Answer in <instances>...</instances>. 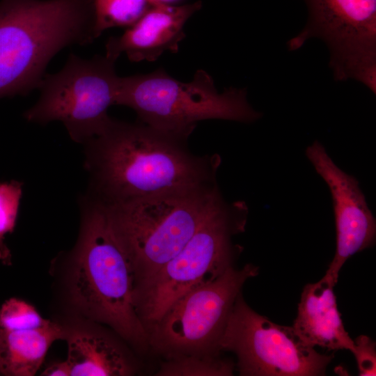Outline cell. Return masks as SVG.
I'll return each instance as SVG.
<instances>
[{
	"instance_id": "1",
	"label": "cell",
	"mask_w": 376,
	"mask_h": 376,
	"mask_svg": "<svg viewBox=\"0 0 376 376\" xmlns=\"http://www.w3.org/2000/svg\"><path fill=\"white\" fill-rule=\"evenodd\" d=\"M187 139L111 118L84 144L88 192L116 203L217 183L219 155L194 154Z\"/></svg>"
},
{
	"instance_id": "2",
	"label": "cell",
	"mask_w": 376,
	"mask_h": 376,
	"mask_svg": "<svg viewBox=\"0 0 376 376\" xmlns=\"http://www.w3.org/2000/svg\"><path fill=\"white\" fill-rule=\"evenodd\" d=\"M82 224L74 255L71 293L88 317L109 325L140 348L148 333L135 306V273L103 203L88 193L80 203Z\"/></svg>"
},
{
	"instance_id": "3",
	"label": "cell",
	"mask_w": 376,
	"mask_h": 376,
	"mask_svg": "<svg viewBox=\"0 0 376 376\" xmlns=\"http://www.w3.org/2000/svg\"><path fill=\"white\" fill-rule=\"evenodd\" d=\"M93 40L87 0H2L0 97L38 87L55 54Z\"/></svg>"
},
{
	"instance_id": "4",
	"label": "cell",
	"mask_w": 376,
	"mask_h": 376,
	"mask_svg": "<svg viewBox=\"0 0 376 376\" xmlns=\"http://www.w3.org/2000/svg\"><path fill=\"white\" fill-rule=\"evenodd\" d=\"M221 195L217 182L125 201H101L132 260L135 288L185 246Z\"/></svg>"
},
{
	"instance_id": "5",
	"label": "cell",
	"mask_w": 376,
	"mask_h": 376,
	"mask_svg": "<svg viewBox=\"0 0 376 376\" xmlns=\"http://www.w3.org/2000/svg\"><path fill=\"white\" fill-rule=\"evenodd\" d=\"M116 104L132 109L142 123L187 139L199 121L252 123L262 116L249 103L246 88L230 87L219 93L203 70L187 83L163 69L120 77Z\"/></svg>"
},
{
	"instance_id": "6",
	"label": "cell",
	"mask_w": 376,
	"mask_h": 376,
	"mask_svg": "<svg viewBox=\"0 0 376 376\" xmlns=\"http://www.w3.org/2000/svg\"><path fill=\"white\" fill-rule=\"evenodd\" d=\"M248 207L222 195L185 246L149 279L135 288V306L147 331L182 296L213 281L232 262L233 235L244 231Z\"/></svg>"
},
{
	"instance_id": "7",
	"label": "cell",
	"mask_w": 376,
	"mask_h": 376,
	"mask_svg": "<svg viewBox=\"0 0 376 376\" xmlns=\"http://www.w3.org/2000/svg\"><path fill=\"white\" fill-rule=\"evenodd\" d=\"M115 62L105 55L70 54L59 72L43 77L40 97L25 118L40 124L60 121L72 140L86 143L111 119L107 111L116 104L120 79Z\"/></svg>"
},
{
	"instance_id": "8",
	"label": "cell",
	"mask_w": 376,
	"mask_h": 376,
	"mask_svg": "<svg viewBox=\"0 0 376 376\" xmlns=\"http://www.w3.org/2000/svg\"><path fill=\"white\" fill-rule=\"evenodd\" d=\"M258 269L250 263L241 269L230 265L213 281L182 296L149 327V344L171 357L218 351L234 303Z\"/></svg>"
},
{
	"instance_id": "9",
	"label": "cell",
	"mask_w": 376,
	"mask_h": 376,
	"mask_svg": "<svg viewBox=\"0 0 376 376\" xmlns=\"http://www.w3.org/2000/svg\"><path fill=\"white\" fill-rule=\"evenodd\" d=\"M233 352L244 376L323 375L334 354L304 344L292 327L277 324L250 308L240 293L218 343Z\"/></svg>"
},
{
	"instance_id": "10",
	"label": "cell",
	"mask_w": 376,
	"mask_h": 376,
	"mask_svg": "<svg viewBox=\"0 0 376 376\" xmlns=\"http://www.w3.org/2000/svg\"><path fill=\"white\" fill-rule=\"evenodd\" d=\"M308 19L288 42L294 51L310 38L323 40L336 81L353 79L376 93V0H304Z\"/></svg>"
},
{
	"instance_id": "11",
	"label": "cell",
	"mask_w": 376,
	"mask_h": 376,
	"mask_svg": "<svg viewBox=\"0 0 376 376\" xmlns=\"http://www.w3.org/2000/svg\"><path fill=\"white\" fill-rule=\"evenodd\" d=\"M306 156L328 186L332 198L336 249L326 274L337 282L347 259L375 244V219L358 180L335 164L320 141L306 148Z\"/></svg>"
},
{
	"instance_id": "12",
	"label": "cell",
	"mask_w": 376,
	"mask_h": 376,
	"mask_svg": "<svg viewBox=\"0 0 376 376\" xmlns=\"http://www.w3.org/2000/svg\"><path fill=\"white\" fill-rule=\"evenodd\" d=\"M202 7L197 1L183 5H153L119 36L106 43L107 57L116 61L122 54L133 62L154 61L164 52H178L187 21Z\"/></svg>"
},
{
	"instance_id": "13",
	"label": "cell",
	"mask_w": 376,
	"mask_h": 376,
	"mask_svg": "<svg viewBox=\"0 0 376 376\" xmlns=\"http://www.w3.org/2000/svg\"><path fill=\"white\" fill-rule=\"evenodd\" d=\"M336 283L325 274L319 281L304 286L292 329L310 347L352 352L354 340L344 327L334 291Z\"/></svg>"
},
{
	"instance_id": "14",
	"label": "cell",
	"mask_w": 376,
	"mask_h": 376,
	"mask_svg": "<svg viewBox=\"0 0 376 376\" xmlns=\"http://www.w3.org/2000/svg\"><path fill=\"white\" fill-rule=\"evenodd\" d=\"M57 323L32 329H0V373L9 376H33L39 370L52 344L63 338Z\"/></svg>"
},
{
	"instance_id": "15",
	"label": "cell",
	"mask_w": 376,
	"mask_h": 376,
	"mask_svg": "<svg viewBox=\"0 0 376 376\" xmlns=\"http://www.w3.org/2000/svg\"><path fill=\"white\" fill-rule=\"evenodd\" d=\"M66 361L70 376H123L133 368L120 349L108 338L77 331L68 340Z\"/></svg>"
},
{
	"instance_id": "16",
	"label": "cell",
	"mask_w": 376,
	"mask_h": 376,
	"mask_svg": "<svg viewBox=\"0 0 376 376\" xmlns=\"http://www.w3.org/2000/svg\"><path fill=\"white\" fill-rule=\"evenodd\" d=\"M94 40L113 27H129L152 5L149 0H87Z\"/></svg>"
},
{
	"instance_id": "17",
	"label": "cell",
	"mask_w": 376,
	"mask_h": 376,
	"mask_svg": "<svg viewBox=\"0 0 376 376\" xmlns=\"http://www.w3.org/2000/svg\"><path fill=\"white\" fill-rule=\"evenodd\" d=\"M234 364L216 355L185 354L171 357L160 366V376H226L232 375Z\"/></svg>"
},
{
	"instance_id": "18",
	"label": "cell",
	"mask_w": 376,
	"mask_h": 376,
	"mask_svg": "<svg viewBox=\"0 0 376 376\" xmlns=\"http://www.w3.org/2000/svg\"><path fill=\"white\" fill-rule=\"evenodd\" d=\"M22 194L21 182L11 180L0 183V260L7 265L10 262V253L4 237L15 228Z\"/></svg>"
},
{
	"instance_id": "19",
	"label": "cell",
	"mask_w": 376,
	"mask_h": 376,
	"mask_svg": "<svg viewBox=\"0 0 376 376\" xmlns=\"http://www.w3.org/2000/svg\"><path fill=\"white\" fill-rule=\"evenodd\" d=\"M49 322L32 305L15 297L6 300L0 308V329H32L43 327Z\"/></svg>"
},
{
	"instance_id": "20",
	"label": "cell",
	"mask_w": 376,
	"mask_h": 376,
	"mask_svg": "<svg viewBox=\"0 0 376 376\" xmlns=\"http://www.w3.org/2000/svg\"><path fill=\"white\" fill-rule=\"evenodd\" d=\"M354 340L352 352L354 355L359 375L371 376L376 374L375 343L366 335H361Z\"/></svg>"
},
{
	"instance_id": "21",
	"label": "cell",
	"mask_w": 376,
	"mask_h": 376,
	"mask_svg": "<svg viewBox=\"0 0 376 376\" xmlns=\"http://www.w3.org/2000/svg\"><path fill=\"white\" fill-rule=\"evenodd\" d=\"M42 375L70 376V370L67 361L56 362L47 367Z\"/></svg>"
},
{
	"instance_id": "22",
	"label": "cell",
	"mask_w": 376,
	"mask_h": 376,
	"mask_svg": "<svg viewBox=\"0 0 376 376\" xmlns=\"http://www.w3.org/2000/svg\"><path fill=\"white\" fill-rule=\"evenodd\" d=\"M151 4L153 5H169L175 6L182 0H149Z\"/></svg>"
}]
</instances>
